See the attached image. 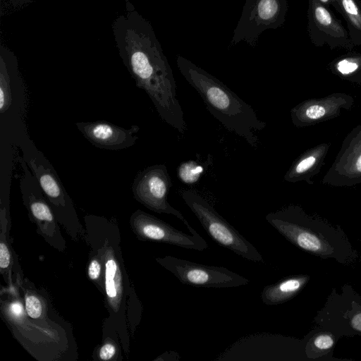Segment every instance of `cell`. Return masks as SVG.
I'll list each match as a JSON object with an SVG mask.
<instances>
[{"label": "cell", "mask_w": 361, "mask_h": 361, "mask_svg": "<svg viewBox=\"0 0 361 361\" xmlns=\"http://www.w3.org/2000/svg\"><path fill=\"white\" fill-rule=\"evenodd\" d=\"M204 172L202 165L195 161H188L182 163L177 169V176L186 184H192L197 182Z\"/></svg>", "instance_id": "9a60e30c"}, {"label": "cell", "mask_w": 361, "mask_h": 361, "mask_svg": "<svg viewBox=\"0 0 361 361\" xmlns=\"http://www.w3.org/2000/svg\"><path fill=\"white\" fill-rule=\"evenodd\" d=\"M172 181L164 164H155L135 176L132 190L135 199L152 211L173 215L187 226L189 223L180 211L168 202Z\"/></svg>", "instance_id": "8992f818"}, {"label": "cell", "mask_w": 361, "mask_h": 361, "mask_svg": "<svg viewBox=\"0 0 361 361\" xmlns=\"http://www.w3.org/2000/svg\"><path fill=\"white\" fill-rule=\"evenodd\" d=\"M333 345V338L327 334L319 335L314 340V345L321 350L329 349Z\"/></svg>", "instance_id": "ac0fdd59"}, {"label": "cell", "mask_w": 361, "mask_h": 361, "mask_svg": "<svg viewBox=\"0 0 361 361\" xmlns=\"http://www.w3.org/2000/svg\"><path fill=\"white\" fill-rule=\"evenodd\" d=\"M115 353V346L111 343H106L100 349L99 357L102 360H108L111 359Z\"/></svg>", "instance_id": "7402d4cb"}, {"label": "cell", "mask_w": 361, "mask_h": 361, "mask_svg": "<svg viewBox=\"0 0 361 361\" xmlns=\"http://www.w3.org/2000/svg\"><path fill=\"white\" fill-rule=\"evenodd\" d=\"M183 284L204 288H233L247 285L250 280L224 267L209 266L166 256L157 259Z\"/></svg>", "instance_id": "5b68a950"}, {"label": "cell", "mask_w": 361, "mask_h": 361, "mask_svg": "<svg viewBox=\"0 0 361 361\" xmlns=\"http://www.w3.org/2000/svg\"><path fill=\"white\" fill-rule=\"evenodd\" d=\"M177 67L186 81L197 92L207 110L230 132L257 147V133L265 128L253 108L221 81L186 58L178 55Z\"/></svg>", "instance_id": "7a4b0ae2"}, {"label": "cell", "mask_w": 361, "mask_h": 361, "mask_svg": "<svg viewBox=\"0 0 361 361\" xmlns=\"http://www.w3.org/2000/svg\"><path fill=\"white\" fill-rule=\"evenodd\" d=\"M307 280L305 276H291L266 286L261 293L262 300L267 305L281 304L293 297Z\"/></svg>", "instance_id": "7c38bea8"}, {"label": "cell", "mask_w": 361, "mask_h": 361, "mask_svg": "<svg viewBox=\"0 0 361 361\" xmlns=\"http://www.w3.org/2000/svg\"><path fill=\"white\" fill-rule=\"evenodd\" d=\"M321 4L329 8L332 6L335 0H318Z\"/></svg>", "instance_id": "4316f807"}, {"label": "cell", "mask_w": 361, "mask_h": 361, "mask_svg": "<svg viewBox=\"0 0 361 361\" xmlns=\"http://www.w3.org/2000/svg\"><path fill=\"white\" fill-rule=\"evenodd\" d=\"M25 310L31 318H39L42 312L41 302L34 295L27 296L25 298Z\"/></svg>", "instance_id": "e0dca14e"}, {"label": "cell", "mask_w": 361, "mask_h": 361, "mask_svg": "<svg viewBox=\"0 0 361 361\" xmlns=\"http://www.w3.org/2000/svg\"><path fill=\"white\" fill-rule=\"evenodd\" d=\"M23 308L19 303H15L12 305V311L13 313L20 314L22 313Z\"/></svg>", "instance_id": "484cf974"}, {"label": "cell", "mask_w": 361, "mask_h": 361, "mask_svg": "<svg viewBox=\"0 0 361 361\" xmlns=\"http://www.w3.org/2000/svg\"><path fill=\"white\" fill-rule=\"evenodd\" d=\"M105 288L109 303L116 310L120 304L123 288L119 267L112 257H108L105 262Z\"/></svg>", "instance_id": "5bb4252c"}, {"label": "cell", "mask_w": 361, "mask_h": 361, "mask_svg": "<svg viewBox=\"0 0 361 361\" xmlns=\"http://www.w3.org/2000/svg\"><path fill=\"white\" fill-rule=\"evenodd\" d=\"M287 11L288 0H245L230 45L245 42L255 47L264 31L284 24Z\"/></svg>", "instance_id": "277c9868"}, {"label": "cell", "mask_w": 361, "mask_h": 361, "mask_svg": "<svg viewBox=\"0 0 361 361\" xmlns=\"http://www.w3.org/2000/svg\"><path fill=\"white\" fill-rule=\"evenodd\" d=\"M22 159L37 178L49 201L56 207H66L70 198L49 160L30 140L22 145Z\"/></svg>", "instance_id": "9c48e42d"}, {"label": "cell", "mask_w": 361, "mask_h": 361, "mask_svg": "<svg viewBox=\"0 0 361 361\" xmlns=\"http://www.w3.org/2000/svg\"><path fill=\"white\" fill-rule=\"evenodd\" d=\"M11 255L8 247L4 242L0 243V268L4 269L8 267Z\"/></svg>", "instance_id": "ffe728a7"}, {"label": "cell", "mask_w": 361, "mask_h": 361, "mask_svg": "<svg viewBox=\"0 0 361 361\" xmlns=\"http://www.w3.org/2000/svg\"><path fill=\"white\" fill-rule=\"evenodd\" d=\"M315 161L316 159L313 156L303 159L295 166L294 173L300 174L305 172L313 166Z\"/></svg>", "instance_id": "d6986e66"}, {"label": "cell", "mask_w": 361, "mask_h": 361, "mask_svg": "<svg viewBox=\"0 0 361 361\" xmlns=\"http://www.w3.org/2000/svg\"><path fill=\"white\" fill-rule=\"evenodd\" d=\"M101 273V265L97 259H93L88 267V276L92 279L95 280L99 278Z\"/></svg>", "instance_id": "603a6c76"}, {"label": "cell", "mask_w": 361, "mask_h": 361, "mask_svg": "<svg viewBox=\"0 0 361 361\" xmlns=\"http://www.w3.org/2000/svg\"><path fill=\"white\" fill-rule=\"evenodd\" d=\"M325 109L319 105H312L305 110V115L310 119H317L325 114Z\"/></svg>", "instance_id": "44dd1931"}, {"label": "cell", "mask_w": 361, "mask_h": 361, "mask_svg": "<svg viewBox=\"0 0 361 361\" xmlns=\"http://www.w3.org/2000/svg\"><path fill=\"white\" fill-rule=\"evenodd\" d=\"M180 194L204 229L216 243L249 261L264 262L257 249L221 216L199 192L182 190Z\"/></svg>", "instance_id": "3957f363"}, {"label": "cell", "mask_w": 361, "mask_h": 361, "mask_svg": "<svg viewBox=\"0 0 361 361\" xmlns=\"http://www.w3.org/2000/svg\"><path fill=\"white\" fill-rule=\"evenodd\" d=\"M332 6L343 17L354 46L361 45V0H335Z\"/></svg>", "instance_id": "4fadbf2b"}, {"label": "cell", "mask_w": 361, "mask_h": 361, "mask_svg": "<svg viewBox=\"0 0 361 361\" xmlns=\"http://www.w3.org/2000/svg\"><path fill=\"white\" fill-rule=\"evenodd\" d=\"M111 27L118 54L137 87L147 93L162 120L183 134L186 123L173 71L150 22L125 0V12Z\"/></svg>", "instance_id": "6da1fadb"}, {"label": "cell", "mask_w": 361, "mask_h": 361, "mask_svg": "<svg viewBox=\"0 0 361 361\" xmlns=\"http://www.w3.org/2000/svg\"><path fill=\"white\" fill-rule=\"evenodd\" d=\"M18 69L14 53L4 44L0 46V113L7 111L12 104V79Z\"/></svg>", "instance_id": "8fae6325"}, {"label": "cell", "mask_w": 361, "mask_h": 361, "mask_svg": "<svg viewBox=\"0 0 361 361\" xmlns=\"http://www.w3.org/2000/svg\"><path fill=\"white\" fill-rule=\"evenodd\" d=\"M335 66L336 70L343 75H349L355 73L361 66V54H348L338 59Z\"/></svg>", "instance_id": "2e32d148"}, {"label": "cell", "mask_w": 361, "mask_h": 361, "mask_svg": "<svg viewBox=\"0 0 361 361\" xmlns=\"http://www.w3.org/2000/svg\"><path fill=\"white\" fill-rule=\"evenodd\" d=\"M307 31L311 42L316 47L327 45L331 49L348 50L355 47L348 30L329 7L318 0H308Z\"/></svg>", "instance_id": "ba28073f"}, {"label": "cell", "mask_w": 361, "mask_h": 361, "mask_svg": "<svg viewBox=\"0 0 361 361\" xmlns=\"http://www.w3.org/2000/svg\"><path fill=\"white\" fill-rule=\"evenodd\" d=\"M83 136L95 147L108 150H121L134 145L140 128L133 125L124 128L106 121L76 123Z\"/></svg>", "instance_id": "30bf717a"}, {"label": "cell", "mask_w": 361, "mask_h": 361, "mask_svg": "<svg viewBox=\"0 0 361 361\" xmlns=\"http://www.w3.org/2000/svg\"><path fill=\"white\" fill-rule=\"evenodd\" d=\"M8 2L9 4H11L13 6L18 7V6H23L26 4H28L35 0H2Z\"/></svg>", "instance_id": "d4e9b609"}, {"label": "cell", "mask_w": 361, "mask_h": 361, "mask_svg": "<svg viewBox=\"0 0 361 361\" xmlns=\"http://www.w3.org/2000/svg\"><path fill=\"white\" fill-rule=\"evenodd\" d=\"M351 324L355 330L361 331V312L355 314L353 317Z\"/></svg>", "instance_id": "cb8c5ba5"}, {"label": "cell", "mask_w": 361, "mask_h": 361, "mask_svg": "<svg viewBox=\"0 0 361 361\" xmlns=\"http://www.w3.org/2000/svg\"><path fill=\"white\" fill-rule=\"evenodd\" d=\"M356 168L358 171L361 172V155L358 157L357 160Z\"/></svg>", "instance_id": "83f0119b"}, {"label": "cell", "mask_w": 361, "mask_h": 361, "mask_svg": "<svg viewBox=\"0 0 361 361\" xmlns=\"http://www.w3.org/2000/svg\"><path fill=\"white\" fill-rule=\"evenodd\" d=\"M130 221L135 233L143 240L159 241L198 251L209 247L204 239L190 224L186 227L192 235H188L140 210L133 214Z\"/></svg>", "instance_id": "52a82bcc"}]
</instances>
